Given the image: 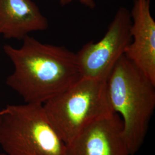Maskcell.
<instances>
[{"label":"cell","instance_id":"52a82bcc","mask_svg":"<svg viewBox=\"0 0 155 155\" xmlns=\"http://www.w3.org/2000/svg\"><path fill=\"white\" fill-rule=\"evenodd\" d=\"M150 9V0H134L132 40L124 55L155 83V21Z\"/></svg>","mask_w":155,"mask_h":155},{"label":"cell","instance_id":"9c48e42d","mask_svg":"<svg viewBox=\"0 0 155 155\" xmlns=\"http://www.w3.org/2000/svg\"><path fill=\"white\" fill-rule=\"evenodd\" d=\"M60 3L62 5H65L69 3H71L73 1H78L82 3L84 5L86 6L89 8L93 9L95 6V4L94 0H59Z\"/></svg>","mask_w":155,"mask_h":155},{"label":"cell","instance_id":"8992f818","mask_svg":"<svg viewBox=\"0 0 155 155\" xmlns=\"http://www.w3.org/2000/svg\"><path fill=\"white\" fill-rule=\"evenodd\" d=\"M66 145L67 155H131L121 118L114 112L90 124Z\"/></svg>","mask_w":155,"mask_h":155},{"label":"cell","instance_id":"ba28073f","mask_svg":"<svg viewBox=\"0 0 155 155\" xmlns=\"http://www.w3.org/2000/svg\"><path fill=\"white\" fill-rule=\"evenodd\" d=\"M48 27L47 18L32 0H0V35L6 39L23 40Z\"/></svg>","mask_w":155,"mask_h":155},{"label":"cell","instance_id":"7a4b0ae2","mask_svg":"<svg viewBox=\"0 0 155 155\" xmlns=\"http://www.w3.org/2000/svg\"><path fill=\"white\" fill-rule=\"evenodd\" d=\"M113 111L121 115L130 155L136 153L147 132L155 108V83L124 55L106 81Z\"/></svg>","mask_w":155,"mask_h":155},{"label":"cell","instance_id":"5b68a950","mask_svg":"<svg viewBox=\"0 0 155 155\" xmlns=\"http://www.w3.org/2000/svg\"><path fill=\"white\" fill-rule=\"evenodd\" d=\"M131 24L130 12L120 7L103 38L86 43L76 53L81 78L106 81L131 42Z\"/></svg>","mask_w":155,"mask_h":155},{"label":"cell","instance_id":"277c9868","mask_svg":"<svg viewBox=\"0 0 155 155\" xmlns=\"http://www.w3.org/2000/svg\"><path fill=\"white\" fill-rule=\"evenodd\" d=\"M50 122L68 144L90 124L113 111L105 81L81 78L43 104Z\"/></svg>","mask_w":155,"mask_h":155},{"label":"cell","instance_id":"30bf717a","mask_svg":"<svg viewBox=\"0 0 155 155\" xmlns=\"http://www.w3.org/2000/svg\"><path fill=\"white\" fill-rule=\"evenodd\" d=\"M0 155H7V154H6V153H0Z\"/></svg>","mask_w":155,"mask_h":155},{"label":"cell","instance_id":"3957f363","mask_svg":"<svg viewBox=\"0 0 155 155\" xmlns=\"http://www.w3.org/2000/svg\"><path fill=\"white\" fill-rule=\"evenodd\" d=\"M0 147L8 155H67V145L43 104L9 105L0 110Z\"/></svg>","mask_w":155,"mask_h":155},{"label":"cell","instance_id":"6da1fadb","mask_svg":"<svg viewBox=\"0 0 155 155\" xmlns=\"http://www.w3.org/2000/svg\"><path fill=\"white\" fill-rule=\"evenodd\" d=\"M22 40L20 48L5 45L3 50L14 67L6 84L25 103L43 104L81 78L76 53L29 35Z\"/></svg>","mask_w":155,"mask_h":155}]
</instances>
